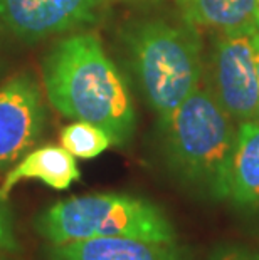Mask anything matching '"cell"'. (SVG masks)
I'll list each match as a JSON object with an SVG mask.
<instances>
[{"mask_svg":"<svg viewBox=\"0 0 259 260\" xmlns=\"http://www.w3.org/2000/svg\"><path fill=\"white\" fill-rule=\"evenodd\" d=\"M41 260H185L177 242L130 237H98L68 243H47Z\"/></svg>","mask_w":259,"mask_h":260,"instance_id":"cell-8","label":"cell"},{"mask_svg":"<svg viewBox=\"0 0 259 260\" xmlns=\"http://www.w3.org/2000/svg\"><path fill=\"white\" fill-rule=\"evenodd\" d=\"M125 42L148 106L163 126L200 86L202 44L197 29L184 20L150 19L126 30Z\"/></svg>","mask_w":259,"mask_h":260,"instance_id":"cell-3","label":"cell"},{"mask_svg":"<svg viewBox=\"0 0 259 260\" xmlns=\"http://www.w3.org/2000/svg\"><path fill=\"white\" fill-rule=\"evenodd\" d=\"M19 248L20 245L15 237L10 212L0 198V252H19Z\"/></svg>","mask_w":259,"mask_h":260,"instance_id":"cell-13","label":"cell"},{"mask_svg":"<svg viewBox=\"0 0 259 260\" xmlns=\"http://www.w3.org/2000/svg\"><path fill=\"white\" fill-rule=\"evenodd\" d=\"M46 108L37 81L19 74L0 87V170L20 159L42 136Z\"/></svg>","mask_w":259,"mask_h":260,"instance_id":"cell-6","label":"cell"},{"mask_svg":"<svg viewBox=\"0 0 259 260\" xmlns=\"http://www.w3.org/2000/svg\"><path fill=\"white\" fill-rule=\"evenodd\" d=\"M25 180L42 181L52 190L64 191L81 180V171L76 158L68 149L56 145H46L24 154L20 161L5 175L0 185V198L7 202L10 191Z\"/></svg>","mask_w":259,"mask_h":260,"instance_id":"cell-9","label":"cell"},{"mask_svg":"<svg viewBox=\"0 0 259 260\" xmlns=\"http://www.w3.org/2000/svg\"><path fill=\"white\" fill-rule=\"evenodd\" d=\"M257 30H259V0H257Z\"/></svg>","mask_w":259,"mask_h":260,"instance_id":"cell-17","label":"cell"},{"mask_svg":"<svg viewBox=\"0 0 259 260\" xmlns=\"http://www.w3.org/2000/svg\"><path fill=\"white\" fill-rule=\"evenodd\" d=\"M227 200L242 212L259 215V121L241 123L238 128Z\"/></svg>","mask_w":259,"mask_h":260,"instance_id":"cell-10","label":"cell"},{"mask_svg":"<svg viewBox=\"0 0 259 260\" xmlns=\"http://www.w3.org/2000/svg\"><path fill=\"white\" fill-rule=\"evenodd\" d=\"M180 17L194 29H257V0H177Z\"/></svg>","mask_w":259,"mask_h":260,"instance_id":"cell-11","label":"cell"},{"mask_svg":"<svg viewBox=\"0 0 259 260\" xmlns=\"http://www.w3.org/2000/svg\"><path fill=\"white\" fill-rule=\"evenodd\" d=\"M0 260H19L14 257V252H0Z\"/></svg>","mask_w":259,"mask_h":260,"instance_id":"cell-16","label":"cell"},{"mask_svg":"<svg viewBox=\"0 0 259 260\" xmlns=\"http://www.w3.org/2000/svg\"><path fill=\"white\" fill-rule=\"evenodd\" d=\"M34 229L47 243L98 237L177 242L175 226L158 205L126 193H91L59 200L37 215Z\"/></svg>","mask_w":259,"mask_h":260,"instance_id":"cell-4","label":"cell"},{"mask_svg":"<svg viewBox=\"0 0 259 260\" xmlns=\"http://www.w3.org/2000/svg\"><path fill=\"white\" fill-rule=\"evenodd\" d=\"M238 128L211 89L199 86L160 126L168 170L195 195L227 200Z\"/></svg>","mask_w":259,"mask_h":260,"instance_id":"cell-2","label":"cell"},{"mask_svg":"<svg viewBox=\"0 0 259 260\" xmlns=\"http://www.w3.org/2000/svg\"><path fill=\"white\" fill-rule=\"evenodd\" d=\"M209 260H259V252L246 247H220L211 255Z\"/></svg>","mask_w":259,"mask_h":260,"instance_id":"cell-14","label":"cell"},{"mask_svg":"<svg viewBox=\"0 0 259 260\" xmlns=\"http://www.w3.org/2000/svg\"><path fill=\"white\" fill-rule=\"evenodd\" d=\"M59 140L61 146L68 149L74 158L81 159H93L113 146L111 138L106 131L86 121H74L64 126L61 129Z\"/></svg>","mask_w":259,"mask_h":260,"instance_id":"cell-12","label":"cell"},{"mask_svg":"<svg viewBox=\"0 0 259 260\" xmlns=\"http://www.w3.org/2000/svg\"><path fill=\"white\" fill-rule=\"evenodd\" d=\"M254 51H256V62H257V77H259V32L254 36ZM259 121V114H257Z\"/></svg>","mask_w":259,"mask_h":260,"instance_id":"cell-15","label":"cell"},{"mask_svg":"<svg viewBox=\"0 0 259 260\" xmlns=\"http://www.w3.org/2000/svg\"><path fill=\"white\" fill-rule=\"evenodd\" d=\"M256 27L216 32L211 51L209 87L236 123L257 121L259 77L254 51Z\"/></svg>","mask_w":259,"mask_h":260,"instance_id":"cell-5","label":"cell"},{"mask_svg":"<svg viewBox=\"0 0 259 260\" xmlns=\"http://www.w3.org/2000/svg\"><path fill=\"white\" fill-rule=\"evenodd\" d=\"M42 76L49 103L63 116L100 126L114 146L131 140L133 99L96 34L79 32L59 41L44 60Z\"/></svg>","mask_w":259,"mask_h":260,"instance_id":"cell-1","label":"cell"},{"mask_svg":"<svg viewBox=\"0 0 259 260\" xmlns=\"http://www.w3.org/2000/svg\"><path fill=\"white\" fill-rule=\"evenodd\" d=\"M103 0H0V29L25 41L91 24Z\"/></svg>","mask_w":259,"mask_h":260,"instance_id":"cell-7","label":"cell"}]
</instances>
